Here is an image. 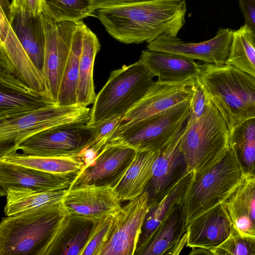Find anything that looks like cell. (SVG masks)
<instances>
[{
	"instance_id": "cell-25",
	"label": "cell",
	"mask_w": 255,
	"mask_h": 255,
	"mask_svg": "<svg viewBox=\"0 0 255 255\" xmlns=\"http://www.w3.org/2000/svg\"><path fill=\"white\" fill-rule=\"evenodd\" d=\"M225 204L234 228L255 236V178L246 177Z\"/></svg>"
},
{
	"instance_id": "cell-22",
	"label": "cell",
	"mask_w": 255,
	"mask_h": 255,
	"mask_svg": "<svg viewBox=\"0 0 255 255\" xmlns=\"http://www.w3.org/2000/svg\"><path fill=\"white\" fill-rule=\"evenodd\" d=\"M141 60L162 82H183L197 78L200 65L195 60L179 54L149 50H142Z\"/></svg>"
},
{
	"instance_id": "cell-37",
	"label": "cell",
	"mask_w": 255,
	"mask_h": 255,
	"mask_svg": "<svg viewBox=\"0 0 255 255\" xmlns=\"http://www.w3.org/2000/svg\"><path fill=\"white\" fill-rule=\"evenodd\" d=\"M193 95L190 101L191 114L190 117L198 118L205 113L211 100L203 85L196 78L192 84Z\"/></svg>"
},
{
	"instance_id": "cell-8",
	"label": "cell",
	"mask_w": 255,
	"mask_h": 255,
	"mask_svg": "<svg viewBox=\"0 0 255 255\" xmlns=\"http://www.w3.org/2000/svg\"><path fill=\"white\" fill-rule=\"evenodd\" d=\"M190 101L135 122L123 123L111 140L137 151H158L184 127L191 114Z\"/></svg>"
},
{
	"instance_id": "cell-32",
	"label": "cell",
	"mask_w": 255,
	"mask_h": 255,
	"mask_svg": "<svg viewBox=\"0 0 255 255\" xmlns=\"http://www.w3.org/2000/svg\"><path fill=\"white\" fill-rule=\"evenodd\" d=\"M229 144L246 177L255 178V118L230 130Z\"/></svg>"
},
{
	"instance_id": "cell-36",
	"label": "cell",
	"mask_w": 255,
	"mask_h": 255,
	"mask_svg": "<svg viewBox=\"0 0 255 255\" xmlns=\"http://www.w3.org/2000/svg\"><path fill=\"white\" fill-rule=\"evenodd\" d=\"M117 214L95 221L88 242L81 255H99L107 241Z\"/></svg>"
},
{
	"instance_id": "cell-18",
	"label": "cell",
	"mask_w": 255,
	"mask_h": 255,
	"mask_svg": "<svg viewBox=\"0 0 255 255\" xmlns=\"http://www.w3.org/2000/svg\"><path fill=\"white\" fill-rule=\"evenodd\" d=\"M233 225L225 202L221 203L193 220L187 227L186 246L212 250L230 235Z\"/></svg>"
},
{
	"instance_id": "cell-40",
	"label": "cell",
	"mask_w": 255,
	"mask_h": 255,
	"mask_svg": "<svg viewBox=\"0 0 255 255\" xmlns=\"http://www.w3.org/2000/svg\"><path fill=\"white\" fill-rule=\"evenodd\" d=\"M94 11L102 8L132 4L152 0H91Z\"/></svg>"
},
{
	"instance_id": "cell-35",
	"label": "cell",
	"mask_w": 255,
	"mask_h": 255,
	"mask_svg": "<svg viewBox=\"0 0 255 255\" xmlns=\"http://www.w3.org/2000/svg\"><path fill=\"white\" fill-rule=\"evenodd\" d=\"M211 252L213 255H255V236L242 234L233 228L228 239Z\"/></svg>"
},
{
	"instance_id": "cell-29",
	"label": "cell",
	"mask_w": 255,
	"mask_h": 255,
	"mask_svg": "<svg viewBox=\"0 0 255 255\" xmlns=\"http://www.w3.org/2000/svg\"><path fill=\"white\" fill-rule=\"evenodd\" d=\"M101 45L96 35L85 24L79 61V79L77 89V104L88 107L93 104L96 94L93 80L95 59Z\"/></svg>"
},
{
	"instance_id": "cell-33",
	"label": "cell",
	"mask_w": 255,
	"mask_h": 255,
	"mask_svg": "<svg viewBox=\"0 0 255 255\" xmlns=\"http://www.w3.org/2000/svg\"><path fill=\"white\" fill-rule=\"evenodd\" d=\"M225 64L255 77V38L246 24L233 31L230 52Z\"/></svg>"
},
{
	"instance_id": "cell-1",
	"label": "cell",
	"mask_w": 255,
	"mask_h": 255,
	"mask_svg": "<svg viewBox=\"0 0 255 255\" xmlns=\"http://www.w3.org/2000/svg\"><path fill=\"white\" fill-rule=\"evenodd\" d=\"M186 11L185 0H152L100 9L98 17L118 41L149 43L162 35L177 36Z\"/></svg>"
},
{
	"instance_id": "cell-14",
	"label": "cell",
	"mask_w": 255,
	"mask_h": 255,
	"mask_svg": "<svg viewBox=\"0 0 255 255\" xmlns=\"http://www.w3.org/2000/svg\"><path fill=\"white\" fill-rule=\"evenodd\" d=\"M233 30L220 28L212 38L198 43L186 42L177 36L162 35L147 48L182 55L205 63L225 64L233 40Z\"/></svg>"
},
{
	"instance_id": "cell-23",
	"label": "cell",
	"mask_w": 255,
	"mask_h": 255,
	"mask_svg": "<svg viewBox=\"0 0 255 255\" xmlns=\"http://www.w3.org/2000/svg\"><path fill=\"white\" fill-rule=\"evenodd\" d=\"M96 220L68 213L43 255H81Z\"/></svg>"
},
{
	"instance_id": "cell-5",
	"label": "cell",
	"mask_w": 255,
	"mask_h": 255,
	"mask_svg": "<svg viewBox=\"0 0 255 255\" xmlns=\"http://www.w3.org/2000/svg\"><path fill=\"white\" fill-rule=\"evenodd\" d=\"M245 178L229 144L228 151L219 161L202 173L193 174L183 198L187 227L203 213L225 202Z\"/></svg>"
},
{
	"instance_id": "cell-24",
	"label": "cell",
	"mask_w": 255,
	"mask_h": 255,
	"mask_svg": "<svg viewBox=\"0 0 255 255\" xmlns=\"http://www.w3.org/2000/svg\"><path fill=\"white\" fill-rule=\"evenodd\" d=\"M10 24L23 48L42 75L45 49L43 13L35 16L26 12H19L11 16Z\"/></svg>"
},
{
	"instance_id": "cell-38",
	"label": "cell",
	"mask_w": 255,
	"mask_h": 255,
	"mask_svg": "<svg viewBox=\"0 0 255 255\" xmlns=\"http://www.w3.org/2000/svg\"><path fill=\"white\" fill-rule=\"evenodd\" d=\"M44 0H12L10 3V16L19 12H26L33 16L43 12Z\"/></svg>"
},
{
	"instance_id": "cell-10",
	"label": "cell",
	"mask_w": 255,
	"mask_h": 255,
	"mask_svg": "<svg viewBox=\"0 0 255 255\" xmlns=\"http://www.w3.org/2000/svg\"><path fill=\"white\" fill-rule=\"evenodd\" d=\"M43 15L45 49L42 76L48 96L57 104L73 36L80 21H58L43 13Z\"/></svg>"
},
{
	"instance_id": "cell-11",
	"label": "cell",
	"mask_w": 255,
	"mask_h": 255,
	"mask_svg": "<svg viewBox=\"0 0 255 255\" xmlns=\"http://www.w3.org/2000/svg\"><path fill=\"white\" fill-rule=\"evenodd\" d=\"M136 151L129 145L111 140L85 164L69 188L86 185L115 187L132 163Z\"/></svg>"
},
{
	"instance_id": "cell-7",
	"label": "cell",
	"mask_w": 255,
	"mask_h": 255,
	"mask_svg": "<svg viewBox=\"0 0 255 255\" xmlns=\"http://www.w3.org/2000/svg\"><path fill=\"white\" fill-rule=\"evenodd\" d=\"M90 110L80 105L43 107L16 117L0 120V156L15 148L30 136L66 124H86Z\"/></svg>"
},
{
	"instance_id": "cell-20",
	"label": "cell",
	"mask_w": 255,
	"mask_h": 255,
	"mask_svg": "<svg viewBox=\"0 0 255 255\" xmlns=\"http://www.w3.org/2000/svg\"><path fill=\"white\" fill-rule=\"evenodd\" d=\"M0 70L48 96L42 75L27 55L11 26L6 35L0 38Z\"/></svg>"
},
{
	"instance_id": "cell-27",
	"label": "cell",
	"mask_w": 255,
	"mask_h": 255,
	"mask_svg": "<svg viewBox=\"0 0 255 255\" xmlns=\"http://www.w3.org/2000/svg\"><path fill=\"white\" fill-rule=\"evenodd\" d=\"M0 162L59 174L78 175L85 164L83 154L69 156H42L13 151L0 157Z\"/></svg>"
},
{
	"instance_id": "cell-31",
	"label": "cell",
	"mask_w": 255,
	"mask_h": 255,
	"mask_svg": "<svg viewBox=\"0 0 255 255\" xmlns=\"http://www.w3.org/2000/svg\"><path fill=\"white\" fill-rule=\"evenodd\" d=\"M84 24L82 20L80 21L73 36L70 54L59 88L56 104L58 106H69L77 105V89Z\"/></svg>"
},
{
	"instance_id": "cell-34",
	"label": "cell",
	"mask_w": 255,
	"mask_h": 255,
	"mask_svg": "<svg viewBox=\"0 0 255 255\" xmlns=\"http://www.w3.org/2000/svg\"><path fill=\"white\" fill-rule=\"evenodd\" d=\"M94 11L91 0H44L43 13L58 21H81Z\"/></svg>"
},
{
	"instance_id": "cell-17",
	"label": "cell",
	"mask_w": 255,
	"mask_h": 255,
	"mask_svg": "<svg viewBox=\"0 0 255 255\" xmlns=\"http://www.w3.org/2000/svg\"><path fill=\"white\" fill-rule=\"evenodd\" d=\"M52 105L56 104L46 94L0 70V120L19 116Z\"/></svg>"
},
{
	"instance_id": "cell-2",
	"label": "cell",
	"mask_w": 255,
	"mask_h": 255,
	"mask_svg": "<svg viewBox=\"0 0 255 255\" xmlns=\"http://www.w3.org/2000/svg\"><path fill=\"white\" fill-rule=\"evenodd\" d=\"M197 78L230 130L255 118V77L229 64L204 63Z\"/></svg>"
},
{
	"instance_id": "cell-19",
	"label": "cell",
	"mask_w": 255,
	"mask_h": 255,
	"mask_svg": "<svg viewBox=\"0 0 255 255\" xmlns=\"http://www.w3.org/2000/svg\"><path fill=\"white\" fill-rule=\"evenodd\" d=\"M78 175L46 172L21 165L0 162L1 193L10 188H23L41 191L69 189Z\"/></svg>"
},
{
	"instance_id": "cell-16",
	"label": "cell",
	"mask_w": 255,
	"mask_h": 255,
	"mask_svg": "<svg viewBox=\"0 0 255 255\" xmlns=\"http://www.w3.org/2000/svg\"><path fill=\"white\" fill-rule=\"evenodd\" d=\"M194 79L178 83L154 82L143 98L123 116V123L135 122L190 101Z\"/></svg>"
},
{
	"instance_id": "cell-21",
	"label": "cell",
	"mask_w": 255,
	"mask_h": 255,
	"mask_svg": "<svg viewBox=\"0 0 255 255\" xmlns=\"http://www.w3.org/2000/svg\"><path fill=\"white\" fill-rule=\"evenodd\" d=\"M187 240L183 200L157 228L139 255H177L186 245Z\"/></svg>"
},
{
	"instance_id": "cell-4",
	"label": "cell",
	"mask_w": 255,
	"mask_h": 255,
	"mask_svg": "<svg viewBox=\"0 0 255 255\" xmlns=\"http://www.w3.org/2000/svg\"><path fill=\"white\" fill-rule=\"evenodd\" d=\"M230 132L227 123L212 101L200 117L189 116L180 142L189 172L202 173L219 161L228 150Z\"/></svg>"
},
{
	"instance_id": "cell-3",
	"label": "cell",
	"mask_w": 255,
	"mask_h": 255,
	"mask_svg": "<svg viewBox=\"0 0 255 255\" xmlns=\"http://www.w3.org/2000/svg\"><path fill=\"white\" fill-rule=\"evenodd\" d=\"M67 214L60 203L2 218L0 255H43Z\"/></svg>"
},
{
	"instance_id": "cell-28",
	"label": "cell",
	"mask_w": 255,
	"mask_h": 255,
	"mask_svg": "<svg viewBox=\"0 0 255 255\" xmlns=\"http://www.w3.org/2000/svg\"><path fill=\"white\" fill-rule=\"evenodd\" d=\"M158 151H137L125 174L114 187L121 201H130L142 194L152 176Z\"/></svg>"
},
{
	"instance_id": "cell-6",
	"label": "cell",
	"mask_w": 255,
	"mask_h": 255,
	"mask_svg": "<svg viewBox=\"0 0 255 255\" xmlns=\"http://www.w3.org/2000/svg\"><path fill=\"white\" fill-rule=\"evenodd\" d=\"M154 77L140 59L112 71L96 95L87 125L91 126L113 117L123 116L147 92L154 82Z\"/></svg>"
},
{
	"instance_id": "cell-26",
	"label": "cell",
	"mask_w": 255,
	"mask_h": 255,
	"mask_svg": "<svg viewBox=\"0 0 255 255\" xmlns=\"http://www.w3.org/2000/svg\"><path fill=\"white\" fill-rule=\"evenodd\" d=\"M192 175L193 172H189L161 200L148 207L134 255H139L157 228L169 216L175 207L183 200Z\"/></svg>"
},
{
	"instance_id": "cell-30",
	"label": "cell",
	"mask_w": 255,
	"mask_h": 255,
	"mask_svg": "<svg viewBox=\"0 0 255 255\" xmlns=\"http://www.w3.org/2000/svg\"><path fill=\"white\" fill-rule=\"evenodd\" d=\"M68 189L41 191L23 188H10L5 192L4 213L10 216L62 202Z\"/></svg>"
},
{
	"instance_id": "cell-9",
	"label": "cell",
	"mask_w": 255,
	"mask_h": 255,
	"mask_svg": "<svg viewBox=\"0 0 255 255\" xmlns=\"http://www.w3.org/2000/svg\"><path fill=\"white\" fill-rule=\"evenodd\" d=\"M93 139L92 127L86 124H66L35 133L16 148L25 154L50 157L84 153Z\"/></svg>"
},
{
	"instance_id": "cell-13",
	"label": "cell",
	"mask_w": 255,
	"mask_h": 255,
	"mask_svg": "<svg viewBox=\"0 0 255 255\" xmlns=\"http://www.w3.org/2000/svg\"><path fill=\"white\" fill-rule=\"evenodd\" d=\"M148 209L146 192L122 207L99 255H134Z\"/></svg>"
},
{
	"instance_id": "cell-12",
	"label": "cell",
	"mask_w": 255,
	"mask_h": 255,
	"mask_svg": "<svg viewBox=\"0 0 255 255\" xmlns=\"http://www.w3.org/2000/svg\"><path fill=\"white\" fill-rule=\"evenodd\" d=\"M184 127L161 149L153 163L152 176L144 192L150 207L161 200L189 172L185 157L180 148Z\"/></svg>"
},
{
	"instance_id": "cell-15",
	"label": "cell",
	"mask_w": 255,
	"mask_h": 255,
	"mask_svg": "<svg viewBox=\"0 0 255 255\" xmlns=\"http://www.w3.org/2000/svg\"><path fill=\"white\" fill-rule=\"evenodd\" d=\"M121 202L113 187L86 185L68 189L61 203L69 214L98 220L118 213Z\"/></svg>"
},
{
	"instance_id": "cell-39",
	"label": "cell",
	"mask_w": 255,
	"mask_h": 255,
	"mask_svg": "<svg viewBox=\"0 0 255 255\" xmlns=\"http://www.w3.org/2000/svg\"><path fill=\"white\" fill-rule=\"evenodd\" d=\"M245 24L252 30L255 41V0H238Z\"/></svg>"
}]
</instances>
